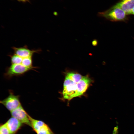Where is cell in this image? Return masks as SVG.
I'll return each instance as SVG.
<instances>
[{
	"mask_svg": "<svg viewBox=\"0 0 134 134\" xmlns=\"http://www.w3.org/2000/svg\"><path fill=\"white\" fill-rule=\"evenodd\" d=\"M33 69L27 67L21 64L11 65L6 68L4 75L6 78L10 79L14 76L22 75Z\"/></svg>",
	"mask_w": 134,
	"mask_h": 134,
	"instance_id": "obj_2",
	"label": "cell"
},
{
	"mask_svg": "<svg viewBox=\"0 0 134 134\" xmlns=\"http://www.w3.org/2000/svg\"><path fill=\"white\" fill-rule=\"evenodd\" d=\"M98 44V41L96 39L93 40L92 42V44L94 46H96Z\"/></svg>",
	"mask_w": 134,
	"mask_h": 134,
	"instance_id": "obj_16",
	"label": "cell"
},
{
	"mask_svg": "<svg viewBox=\"0 0 134 134\" xmlns=\"http://www.w3.org/2000/svg\"><path fill=\"white\" fill-rule=\"evenodd\" d=\"M14 54L23 58L32 57L34 54L40 52L41 50L39 49L31 50L26 46L20 47H12Z\"/></svg>",
	"mask_w": 134,
	"mask_h": 134,
	"instance_id": "obj_6",
	"label": "cell"
},
{
	"mask_svg": "<svg viewBox=\"0 0 134 134\" xmlns=\"http://www.w3.org/2000/svg\"><path fill=\"white\" fill-rule=\"evenodd\" d=\"M118 133V126H117L114 128L112 134H117Z\"/></svg>",
	"mask_w": 134,
	"mask_h": 134,
	"instance_id": "obj_15",
	"label": "cell"
},
{
	"mask_svg": "<svg viewBox=\"0 0 134 134\" xmlns=\"http://www.w3.org/2000/svg\"><path fill=\"white\" fill-rule=\"evenodd\" d=\"M92 81V80L88 75L82 76L81 79L77 84L76 97L82 96L85 92Z\"/></svg>",
	"mask_w": 134,
	"mask_h": 134,
	"instance_id": "obj_7",
	"label": "cell"
},
{
	"mask_svg": "<svg viewBox=\"0 0 134 134\" xmlns=\"http://www.w3.org/2000/svg\"><path fill=\"white\" fill-rule=\"evenodd\" d=\"M66 76L76 83L79 82L82 77V76L80 74L72 72L67 73Z\"/></svg>",
	"mask_w": 134,
	"mask_h": 134,
	"instance_id": "obj_11",
	"label": "cell"
},
{
	"mask_svg": "<svg viewBox=\"0 0 134 134\" xmlns=\"http://www.w3.org/2000/svg\"><path fill=\"white\" fill-rule=\"evenodd\" d=\"M77 83H73L64 87L62 93L64 98L70 100L76 97Z\"/></svg>",
	"mask_w": 134,
	"mask_h": 134,
	"instance_id": "obj_8",
	"label": "cell"
},
{
	"mask_svg": "<svg viewBox=\"0 0 134 134\" xmlns=\"http://www.w3.org/2000/svg\"><path fill=\"white\" fill-rule=\"evenodd\" d=\"M10 113L12 117L16 118L23 124H26L31 127V123L29 117V115L22 105L10 112Z\"/></svg>",
	"mask_w": 134,
	"mask_h": 134,
	"instance_id": "obj_5",
	"label": "cell"
},
{
	"mask_svg": "<svg viewBox=\"0 0 134 134\" xmlns=\"http://www.w3.org/2000/svg\"><path fill=\"white\" fill-rule=\"evenodd\" d=\"M19 1L23 2H29V0H17Z\"/></svg>",
	"mask_w": 134,
	"mask_h": 134,
	"instance_id": "obj_17",
	"label": "cell"
},
{
	"mask_svg": "<svg viewBox=\"0 0 134 134\" xmlns=\"http://www.w3.org/2000/svg\"><path fill=\"white\" fill-rule=\"evenodd\" d=\"M115 5L122 9L127 15L130 14L134 7V0H121Z\"/></svg>",
	"mask_w": 134,
	"mask_h": 134,
	"instance_id": "obj_10",
	"label": "cell"
},
{
	"mask_svg": "<svg viewBox=\"0 0 134 134\" xmlns=\"http://www.w3.org/2000/svg\"><path fill=\"white\" fill-rule=\"evenodd\" d=\"M131 14H133L134 15V7L133 8L131 11Z\"/></svg>",
	"mask_w": 134,
	"mask_h": 134,
	"instance_id": "obj_18",
	"label": "cell"
},
{
	"mask_svg": "<svg viewBox=\"0 0 134 134\" xmlns=\"http://www.w3.org/2000/svg\"><path fill=\"white\" fill-rule=\"evenodd\" d=\"M9 56L10 58L11 65L21 64L23 60V58L14 54H10Z\"/></svg>",
	"mask_w": 134,
	"mask_h": 134,
	"instance_id": "obj_12",
	"label": "cell"
},
{
	"mask_svg": "<svg viewBox=\"0 0 134 134\" xmlns=\"http://www.w3.org/2000/svg\"><path fill=\"white\" fill-rule=\"evenodd\" d=\"M127 15L122 9L115 5L105 11L98 13L99 16L113 21H125L127 19Z\"/></svg>",
	"mask_w": 134,
	"mask_h": 134,
	"instance_id": "obj_1",
	"label": "cell"
},
{
	"mask_svg": "<svg viewBox=\"0 0 134 134\" xmlns=\"http://www.w3.org/2000/svg\"><path fill=\"white\" fill-rule=\"evenodd\" d=\"M0 134H11L5 123L0 125Z\"/></svg>",
	"mask_w": 134,
	"mask_h": 134,
	"instance_id": "obj_14",
	"label": "cell"
},
{
	"mask_svg": "<svg viewBox=\"0 0 134 134\" xmlns=\"http://www.w3.org/2000/svg\"><path fill=\"white\" fill-rule=\"evenodd\" d=\"M21 64L27 67L33 69L36 68L33 66L32 57L23 58Z\"/></svg>",
	"mask_w": 134,
	"mask_h": 134,
	"instance_id": "obj_13",
	"label": "cell"
},
{
	"mask_svg": "<svg viewBox=\"0 0 134 134\" xmlns=\"http://www.w3.org/2000/svg\"><path fill=\"white\" fill-rule=\"evenodd\" d=\"M9 96L0 102L11 112L21 105L19 95H15L12 90L9 91Z\"/></svg>",
	"mask_w": 134,
	"mask_h": 134,
	"instance_id": "obj_3",
	"label": "cell"
},
{
	"mask_svg": "<svg viewBox=\"0 0 134 134\" xmlns=\"http://www.w3.org/2000/svg\"><path fill=\"white\" fill-rule=\"evenodd\" d=\"M11 134H16L21 128L23 124L16 118L12 117L5 123Z\"/></svg>",
	"mask_w": 134,
	"mask_h": 134,
	"instance_id": "obj_9",
	"label": "cell"
},
{
	"mask_svg": "<svg viewBox=\"0 0 134 134\" xmlns=\"http://www.w3.org/2000/svg\"><path fill=\"white\" fill-rule=\"evenodd\" d=\"M31 127L37 134H55L48 125L42 121L29 116Z\"/></svg>",
	"mask_w": 134,
	"mask_h": 134,
	"instance_id": "obj_4",
	"label": "cell"
}]
</instances>
